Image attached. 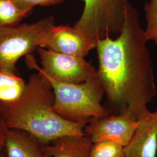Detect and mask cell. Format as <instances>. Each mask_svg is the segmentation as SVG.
<instances>
[{
    "instance_id": "cell-9",
    "label": "cell",
    "mask_w": 157,
    "mask_h": 157,
    "mask_svg": "<svg viewBox=\"0 0 157 157\" xmlns=\"http://www.w3.org/2000/svg\"><path fill=\"white\" fill-rule=\"evenodd\" d=\"M124 151V157H156L157 112L148 111L138 119L135 132Z\"/></svg>"
},
{
    "instance_id": "cell-17",
    "label": "cell",
    "mask_w": 157,
    "mask_h": 157,
    "mask_svg": "<svg viewBox=\"0 0 157 157\" xmlns=\"http://www.w3.org/2000/svg\"><path fill=\"white\" fill-rule=\"evenodd\" d=\"M9 130L10 129L0 118V154L4 151Z\"/></svg>"
},
{
    "instance_id": "cell-8",
    "label": "cell",
    "mask_w": 157,
    "mask_h": 157,
    "mask_svg": "<svg viewBox=\"0 0 157 157\" xmlns=\"http://www.w3.org/2000/svg\"><path fill=\"white\" fill-rule=\"evenodd\" d=\"M97 43L75 26L54 25L46 34L40 47L84 58L91 51L96 48Z\"/></svg>"
},
{
    "instance_id": "cell-11",
    "label": "cell",
    "mask_w": 157,
    "mask_h": 157,
    "mask_svg": "<svg viewBox=\"0 0 157 157\" xmlns=\"http://www.w3.org/2000/svg\"><path fill=\"white\" fill-rule=\"evenodd\" d=\"M93 143L84 134L81 136H65L58 137L43 148L50 157H90Z\"/></svg>"
},
{
    "instance_id": "cell-1",
    "label": "cell",
    "mask_w": 157,
    "mask_h": 157,
    "mask_svg": "<svg viewBox=\"0 0 157 157\" xmlns=\"http://www.w3.org/2000/svg\"><path fill=\"white\" fill-rule=\"evenodd\" d=\"M138 12L130 2L118 37L97 41L98 78L105 91L104 105L111 115L129 110L137 120L157 96L151 56Z\"/></svg>"
},
{
    "instance_id": "cell-16",
    "label": "cell",
    "mask_w": 157,
    "mask_h": 157,
    "mask_svg": "<svg viewBox=\"0 0 157 157\" xmlns=\"http://www.w3.org/2000/svg\"><path fill=\"white\" fill-rule=\"evenodd\" d=\"M22 5L34 8L36 6H56L66 0H16Z\"/></svg>"
},
{
    "instance_id": "cell-6",
    "label": "cell",
    "mask_w": 157,
    "mask_h": 157,
    "mask_svg": "<svg viewBox=\"0 0 157 157\" xmlns=\"http://www.w3.org/2000/svg\"><path fill=\"white\" fill-rule=\"evenodd\" d=\"M37 50L42 67L36 63L32 54L26 56L28 67L56 81L80 83L98 77L97 70L84 57L64 54L40 47Z\"/></svg>"
},
{
    "instance_id": "cell-3",
    "label": "cell",
    "mask_w": 157,
    "mask_h": 157,
    "mask_svg": "<svg viewBox=\"0 0 157 157\" xmlns=\"http://www.w3.org/2000/svg\"><path fill=\"white\" fill-rule=\"evenodd\" d=\"M42 75L54 93L52 108L62 118L72 122L88 124L94 118L111 115L101 104L105 91L98 77L80 83H67Z\"/></svg>"
},
{
    "instance_id": "cell-4",
    "label": "cell",
    "mask_w": 157,
    "mask_h": 157,
    "mask_svg": "<svg viewBox=\"0 0 157 157\" xmlns=\"http://www.w3.org/2000/svg\"><path fill=\"white\" fill-rule=\"evenodd\" d=\"M54 25V17L47 16L33 23L13 27L0 26V69L17 74V61L40 47Z\"/></svg>"
},
{
    "instance_id": "cell-2",
    "label": "cell",
    "mask_w": 157,
    "mask_h": 157,
    "mask_svg": "<svg viewBox=\"0 0 157 157\" xmlns=\"http://www.w3.org/2000/svg\"><path fill=\"white\" fill-rule=\"evenodd\" d=\"M54 93L41 73L30 77L22 96L17 101L0 106V118L10 129H19L33 136L43 144L65 136H81L87 124L62 118L52 108Z\"/></svg>"
},
{
    "instance_id": "cell-18",
    "label": "cell",
    "mask_w": 157,
    "mask_h": 157,
    "mask_svg": "<svg viewBox=\"0 0 157 157\" xmlns=\"http://www.w3.org/2000/svg\"><path fill=\"white\" fill-rule=\"evenodd\" d=\"M0 157H6V154L2 152L1 154H0Z\"/></svg>"
},
{
    "instance_id": "cell-15",
    "label": "cell",
    "mask_w": 157,
    "mask_h": 157,
    "mask_svg": "<svg viewBox=\"0 0 157 157\" xmlns=\"http://www.w3.org/2000/svg\"><path fill=\"white\" fill-rule=\"evenodd\" d=\"M147 21L144 34L147 41H152L157 45V0H149L143 6Z\"/></svg>"
},
{
    "instance_id": "cell-12",
    "label": "cell",
    "mask_w": 157,
    "mask_h": 157,
    "mask_svg": "<svg viewBox=\"0 0 157 157\" xmlns=\"http://www.w3.org/2000/svg\"><path fill=\"white\" fill-rule=\"evenodd\" d=\"M26 84L17 73L0 69V106L11 104L20 99Z\"/></svg>"
},
{
    "instance_id": "cell-5",
    "label": "cell",
    "mask_w": 157,
    "mask_h": 157,
    "mask_svg": "<svg viewBox=\"0 0 157 157\" xmlns=\"http://www.w3.org/2000/svg\"><path fill=\"white\" fill-rule=\"evenodd\" d=\"M82 15L74 26L97 41L111 34H119L123 26L129 0H81Z\"/></svg>"
},
{
    "instance_id": "cell-10",
    "label": "cell",
    "mask_w": 157,
    "mask_h": 157,
    "mask_svg": "<svg viewBox=\"0 0 157 157\" xmlns=\"http://www.w3.org/2000/svg\"><path fill=\"white\" fill-rule=\"evenodd\" d=\"M33 136L19 129H10L4 150L6 157H50Z\"/></svg>"
},
{
    "instance_id": "cell-14",
    "label": "cell",
    "mask_w": 157,
    "mask_h": 157,
    "mask_svg": "<svg viewBox=\"0 0 157 157\" xmlns=\"http://www.w3.org/2000/svg\"><path fill=\"white\" fill-rule=\"evenodd\" d=\"M124 146L110 140L93 143L90 157H124Z\"/></svg>"
},
{
    "instance_id": "cell-13",
    "label": "cell",
    "mask_w": 157,
    "mask_h": 157,
    "mask_svg": "<svg viewBox=\"0 0 157 157\" xmlns=\"http://www.w3.org/2000/svg\"><path fill=\"white\" fill-rule=\"evenodd\" d=\"M33 10V8L23 6L16 0H0V26H16L30 15Z\"/></svg>"
},
{
    "instance_id": "cell-7",
    "label": "cell",
    "mask_w": 157,
    "mask_h": 157,
    "mask_svg": "<svg viewBox=\"0 0 157 157\" xmlns=\"http://www.w3.org/2000/svg\"><path fill=\"white\" fill-rule=\"evenodd\" d=\"M137 125V120L129 110L117 115L94 118L83 129L93 143L115 141L124 147L129 143Z\"/></svg>"
},
{
    "instance_id": "cell-19",
    "label": "cell",
    "mask_w": 157,
    "mask_h": 157,
    "mask_svg": "<svg viewBox=\"0 0 157 157\" xmlns=\"http://www.w3.org/2000/svg\"><path fill=\"white\" fill-rule=\"evenodd\" d=\"M156 86H157V82H156ZM155 112H157V108H156V110H155Z\"/></svg>"
}]
</instances>
